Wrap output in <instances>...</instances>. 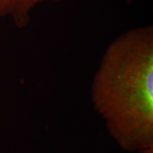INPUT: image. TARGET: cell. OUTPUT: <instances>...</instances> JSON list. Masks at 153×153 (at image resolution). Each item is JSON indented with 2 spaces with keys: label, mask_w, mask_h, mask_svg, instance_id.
Returning <instances> with one entry per match:
<instances>
[{
  "label": "cell",
  "mask_w": 153,
  "mask_h": 153,
  "mask_svg": "<svg viewBox=\"0 0 153 153\" xmlns=\"http://www.w3.org/2000/svg\"><path fill=\"white\" fill-rule=\"evenodd\" d=\"M94 108L121 149L153 153V27L131 28L105 49L91 83Z\"/></svg>",
  "instance_id": "obj_1"
},
{
  "label": "cell",
  "mask_w": 153,
  "mask_h": 153,
  "mask_svg": "<svg viewBox=\"0 0 153 153\" xmlns=\"http://www.w3.org/2000/svg\"><path fill=\"white\" fill-rule=\"evenodd\" d=\"M62 0H0V20L10 18L17 28L26 27L38 6Z\"/></svg>",
  "instance_id": "obj_2"
}]
</instances>
